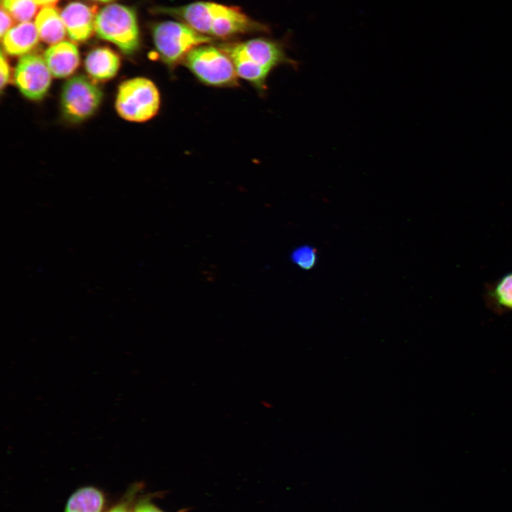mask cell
I'll return each instance as SVG.
<instances>
[{
	"label": "cell",
	"mask_w": 512,
	"mask_h": 512,
	"mask_svg": "<svg viewBox=\"0 0 512 512\" xmlns=\"http://www.w3.org/2000/svg\"><path fill=\"white\" fill-rule=\"evenodd\" d=\"M152 11L174 17L196 31L217 38L225 39L239 34L268 30L265 25L252 19L240 7L213 1H198L176 7L159 6Z\"/></svg>",
	"instance_id": "1"
},
{
	"label": "cell",
	"mask_w": 512,
	"mask_h": 512,
	"mask_svg": "<svg viewBox=\"0 0 512 512\" xmlns=\"http://www.w3.org/2000/svg\"><path fill=\"white\" fill-rule=\"evenodd\" d=\"M232 60L238 76L263 90L271 70L281 64L297 68L286 53L284 43L257 38L220 46Z\"/></svg>",
	"instance_id": "2"
},
{
	"label": "cell",
	"mask_w": 512,
	"mask_h": 512,
	"mask_svg": "<svg viewBox=\"0 0 512 512\" xmlns=\"http://www.w3.org/2000/svg\"><path fill=\"white\" fill-rule=\"evenodd\" d=\"M160 105L159 90L149 78H130L118 87L114 107L124 120L137 123L149 121L156 115Z\"/></svg>",
	"instance_id": "3"
},
{
	"label": "cell",
	"mask_w": 512,
	"mask_h": 512,
	"mask_svg": "<svg viewBox=\"0 0 512 512\" xmlns=\"http://www.w3.org/2000/svg\"><path fill=\"white\" fill-rule=\"evenodd\" d=\"M152 36L161 60L171 69L183 61L188 53L212 38L201 34L183 22L166 21L153 26Z\"/></svg>",
	"instance_id": "4"
},
{
	"label": "cell",
	"mask_w": 512,
	"mask_h": 512,
	"mask_svg": "<svg viewBox=\"0 0 512 512\" xmlns=\"http://www.w3.org/2000/svg\"><path fill=\"white\" fill-rule=\"evenodd\" d=\"M189 70L203 84L214 87L238 85V75L229 55L220 48L203 44L191 50L183 60Z\"/></svg>",
	"instance_id": "5"
},
{
	"label": "cell",
	"mask_w": 512,
	"mask_h": 512,
	"mask_svg": "<svg viewBox=\"0 0 512 512\" xmlns=\"http://www.w3.org/2000/svg\"><path fill=\"white\" fill-rule=\"evenodd\" d=\"M95 31L98 37L117 46L124 53H134L139 46L135 11L120 4H110L96 15Z\"/></svg>",
	"instance_id": "6"
},
{
	"label": "cell",
	"mask_w": 512,
	"mask_h": 512,
	"mask_svg": "<svg viewBox=\"0 0 512 512\" xmlns=\"http://www.w3.org/2000/svg\"><path fill=\"white\" fill-rule=\"evenodd\" d=\"M102 100L101 89L82 75H75L63 85L60 108L63 117L72 123L82 122L92 117Z\"/></svg>",
	"instance_id": "7"
},
{
	"label": "cell",
	"mask_w": 512,
	"mask_h": 512,
	"mask_svg": "<svg viewBox=\"0 0 512 512\" xmlns=\"http://www.w3.org/2000/svg\"><path fill=\"white\" fill-rule=\"evenodd\" d=\"M52 74L44 58L37 54H26L18 60L14 70V82L26 98L38 101L48 93Z\"/></svg>",
	"instance_id": "8"
},
{
	"label": "cell",
	"mask_w": 512,
	"mask_h": 512,
	"mask_svg": "<svg viewBox=\"0 0 512 512\" xmlns=\"http://www.w3.org/2000/svg\"><path fill=\"white\" fill-rule=\"evenodd\" d=\"M95 10L81 2H71L62 11L60 16L71 40L83 42L95 30Z\"/></svg>",
	"instance_id": "9"
},
{
	"label": "cell",
	"mask_w": 512,
	"mask_h": 512,
	"mask_svg": "<svg viewBox=\"0 0 512 512\" xmlns=\"http://www.w3.org/2000/svg\"><path fill=\"white\" fill-rule=\"evenodd\" d=\"M44 59L55 78L69 77L80 65L79 50L75 44L68 41H61L48 48Z\"/></svg>",
	"instance_id": "10"
},
{
	"label": "cell",
	"mask_w": 512,
	"mask_h": 512,
	"mask_svg": "<svg viewBox=\"0 0 512 512\" xmlns=\"http://www.w3.org/2000/svg\"><path fill=\"white\" fill-rule=\"evenodd\" d=\"M120 68V58L107 47L92 50L85 60V68L91 78L97 81L109 80L115 77Z\"/></svg>",
	"instance_id": "11"
},
{
	"label": "cell",
	"mask_w": 512,
	"mask_h": 512,
	"mask_svg": "<svg viewBox=\"0 0 512 512\" xmlns=\"http://www.w3.org/2000/svg\"><path fill=\"white\" fill-rule=\"evenodd\" d=\"M39 35L34 23L24 22L11 28L2 38L5 52L11 55H25L38 43Z\"/></svg>",
	"instance_id": "12"
},
{
	"label": "cell",
	"mask_w": 512,
	"mask_h": 512,
	"mask_svg": "<svg viewBox=\"0 0 512 512\" xmlns=\"http://www.w3.org/2000/svg\"><path fill=\"white\" fill-rule=\"evenodd\" d=\"M35 25L39 38L48 44L60 43L65 37L66 29L58 11L52 7H45L38 14Z\"/></svg>",
	"instance_id": "13"
},
{
	"label": "cell",
	"mask_w": 512,
	"mask_h": 512,
	"mask_svg": "<svg viewBox=\"0 0 512 512\" xmlns=\"http://www.w3.org/2000/svg\"><path fill=\"white\" fill-rule=\"evenodd\" d=\"M484 300L495 313L512 311V272L487 286Z\"/></svg>",
	"instance_id": "14"
},
{
	"label": "cell",
	"mask_w": 512,
	"mask_h": 512,
	"mask_svg": "<svg viewBox=\"0 0 512 512\" xmlns=\"http://www.w3.org/2000/svg\"><path fill=\"white\" fill-rule=\"evenodd\" d=\"M104 504L105 496L101 491L92 486H85L70 496L64 512H101Z\"/></svg>",
	"instance_id": "15"
},
{
	"label": "cell",
	"mask_w": 512,
	"mask_h": 512,
	"mask_svg": "<svg viewBox=\"0 0 512 512\" xmlns=\"http://www.w3.org/2000/svg\"><path fill=\"white\" fill-rule=\"evenodd\" d=\"M1 6L15 21L21 23L31 20L38 10L34 0H2Z\"/></svg>",
	"instance_id": "16"
},
{
	"label": "cell",
	"mask_w": 512,
	"mask_h": 512,
	"mask_svg": "<svg viewBox=\"0 0 512 512\" xmlns=\"http://www.w3.org/2000/svg\"><path fill=\"white\" fill-rule=\"evenodd\" d=\"M292 258L300 267L308 270L311 268L316 262V251L311 247L303 246L294 251Z\"/></svg>",
	"instance_id": "17"
},
{
	"label": "cell",
	"mask_w": 512,
	"mask_h": 512,
	"mask_svg": "<svg viewBox=\"0 0 512 512\" xmlns=\"http://www.w3.org/2000/svg\"><path fill=\"white\" fill-rule=\"evenodd\" d=\"M0 73H1L0 85H1V90L2 92L4 88L6 86V85L9 82L10 75H11L10 66H9V62H8L6 58L4 56L3 52H1V54Z\"/></svg>",
	"instance_id": "18"
},
{
	"label": "cell",
	"mask_w": 512,
	"mask_h": 512,
	"mask_svg": "<svg viewBox=\"0 0 512 512\" xmlns=\"http://www.w3.org/2000/svg\"><path fill=\"white\" fill-rule=\"evenodd\" d=\"M12 16L2 7L1 6V27H0V35L1 38L4 36L13 28L14 21L11 18Z\"/></svg>",
	"instance_id": "19"
},
{
	"label": "cell",
	"mask_w": 512,
	"mask_h": 512,
	"mask_svg": "<svg viewBox=\"0 0 512 512\" xmlns=\"http://www.w3.org/2000/svg\"><path fill=\"white\" fill-rule=\"evenodd\" d=\"M133 512H163L156 506L149 502H141L137 504Z\"/></svg>",
	"instance_id": "20"
},
{
	"label": "cell",
	"mask_w": 512,
	"mask_h": 512,
	"mask_svg": "<svg viewBox=\"0 0 512 512\" xmlns=\"http://www.w3.org/2000/svg\"><path fill=\"white\" fill-rule=\"evenodd\" d=\"M107 512H132V511L126 503H119Z\"/></svg>",
	"instance_id": "21"
},
{
	"label": "cell",
	"mask_w": 512,
	"mask_h": 512,
	"mask_svg": "<svg viewBox=\"0 0 512 512\" xmlns=\"http://www.w3.org/2000/svg\"><path fill=\"white\" fill-rule=\"evenodd\" d=\"M34 1L39 6L50 7L51 6L55 5L58 0H34Z\"/></svg>",
	"instance_id": "22"
},
{
	"label": "cell",
	"mask_w": 512,
	"mask_h": 512,
	"mask_svg": "<svg viewBox=\"0 0 512 512\" xmlns=\"http://www.w3.org/2000/svg\"><path fill=\"white\" fill-rule=\"evenodd\" d=\"M93 1H100V2H109V1H111L113 0H93Z\"/></svg>",
	"instance_id": "23"
}]
</instances>
